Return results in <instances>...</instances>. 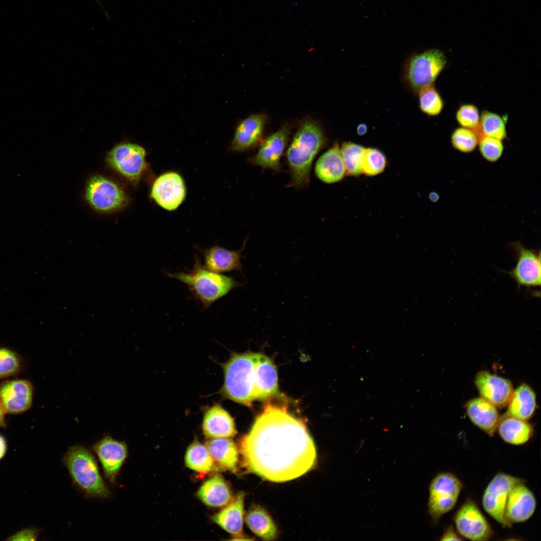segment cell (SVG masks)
I'll use <instances>...</instances> for the list:
<instances>
[{"instance_id": "cell-1", "label": "cell", "mask_w": 541, "mask_h": 541, "mask_svg": "<svg viewBox=\"0 0 541 541\" xmlns=\"http://www.w3.org/2000/svg\"><path fill=\"white\" fill-rule=\"evenodd\" d=\"M242 465L262 479L284 482L302 476L317 462L314 441L303 420L286 405L268 402L240 440Z\"/></svg>"}, {"instance_id": "cell-2", "label": "cell", "mask_w": 541, "mask_h": 541, "mask_svg": "<svg viewBox=\"0 0 541 541\" xmlns=\"http://www.w3.org/2000/svg\"><path fill=\"white\" fill-rule=\"evenodd\" d=\"M325 142L324 132L316 121L308 119L302 123L286 153L291 175L289 187L301 189L308 186L312 163Z\"/></svg>"}, {"instance_id": "cell-3", "label": "cell", "mask_w": 541, "mask_h": 541, "mask_svg": "<svg viewBox=\"0 0 541 541\" xmlns=\"http://www.w3.org/2000/svg\"><path fill=\"white\" fill-rule=\"evenodd\" d=\"M257 353H233L223 365V394L228 399L251 407L256 400Z\"/></svg>"}, {"instance_id": "cell-4", "label": "cell", "mask_w": 541, "mask_h": 541, "mask_svg": "<svg viewBox=\"0 0 541 541\" xmlns=\"http://www.w3.org/2000/svg\"><path fill=\"white\" fill-rule=\"evenodd\" d=\"M165 273L168 277L185 284L193 297L202 303L205 309L209 308L217 300L242 285L232 277L208 269L202 265L198 256H195L191 270Z\"/></svg>"}, {"instance_id": "cell-5", "label": "cell", "mask_w": 541, "mask_h": 541, "mask_svg": "<svg viewBox=\"0 0 541 541\" xmlns=\"http://www.w3.org/2000/svg\"><path fill=\"white\" fill-rule=\"evenodd\" d=\"M64 462L74 483L85 494L95 497L109 496L94 456L86 448L72 446L65 454Z\"/></svg>"}, {"instance_id": "cell-6", "label": "cell", "mask_w": 541, "mask_h": 541, "mask_svg": "<svg viewBox=\"0 0 541 541\" xmlns=\"http://www.w3.org/2000/svg\"><path fill=\"white\" fill-rule=\"evenodd\" d=\"M446 65L444 54L437 49L413 54L404 65L403 82L410 91L418 94L423 88L434 84Z\"/></svg>"}, {"instance_id": "cell-7", "label": "cell", "mask_w": 541, "mask_h": 541, "mask_svg": "<svg viewBox=\"0 0 541 541\" xmlns=\"http://www.w3.org/2000/svg\"><path fill=\"white\" fill-rule=\"evenodd\" d=\"M85 199L95 210L110 213L125 207L128 196L116 182L101 175L90 177L86 183Z\"/></svg>"}, {"instance_id": "cell-8", "label": "cell", "mask_w": 541, "mask_h": 541, "mask_svg": "<svg viewBox=\"0 0 541 541\" xmlns=\"http://www.w3.org/2000/svg\"><path fill=\"white\" fill-rule=\"evenodd\" d=\"M106 161L110 167L133 184L139 183L147 167L144 148L129 142L116 145L107 153Z\"/></svg>"}, {"instance_id": "cell-9", "label": "cell", "mask_w": 541, "mask_h": 541, "mask_svg": "<svg viewBox=\"0 0 541 541\" xmlns=\"http://www.w3.org/2000/svg\"><path fill=\"white\" fill-rule=\"evenodd\" d=\"M462 488L460 479L450 472L436 475L429 486L428 510L435 522L455 506Z\"/></svg>"}, {"instance_id": "cell-10", "label": "cell", "mask_w": 541, "mask_h": 541, "mask_svg": "<svg viewBox=\"0 0 541 541\" xmlns=\"http://www.w3.org/2000/svg\"><path fill=\"white\" fill-rule=\"evenodd\" d=\"M512 248L516 257L515 266L509 272V275L516 283L519 289L521 287L527 289L540 287V251L529 249L520 243L516 242Z\"/></svg>"}, {"instance_id": "cell-11", "label": "cell", "mask_w": 541, "mask_h": 541, "mask_svg": "<svg viewBox=\"0 0 541 541\" xmlns=\"http://www.w3.org/2000/svg\"><path fill=\"white\" fill-rule=\"evenodd\" d=\"M522 480L509 474H496L486 486L482 498L483 508L495 520L507 527L504 517L506 503L511 488Z\"/></svg>"}, {"instance_id": "cell-12", "label": "cell", "mask_w": 541, "mask_h": 541, "mask_svg": "<svg viewBox=\"0 0 541 541\" xmlns=\"http://www.w3.org/2000/svg\"><path fill=\"white\" fill-rule=\"evenodd\" d=\"M457 532L461 536L474 541L489 540L493 531L477 504L468 499L458 508L454 516Z\"/></svg>"}, {"instance_id": "cell-13", "label": "cell", "mask_w": 541, "mask_h": 541, "mask_svg": "<svg viewBox=\"0 0 541 541\" xmlns=\"http://www.w3.org/2000/svg\"><path fill=\"white\" fill-rule=\"evenodd\" d=\"M186 188L182 177L174 172L163 173L154 181L151 197L160 206L168 210L176 209L183 201Z\"/></svg>"}, {"instance_id": "cell-14", "label": "cell", "mask_w": 541, "mask_h": 541, "mask_svg": "<svg viewBox=\"0 0 541 541\" xmlns=\"http://www.w3.org/2000/svg\"><path fill=\"white\" fill-rule=\"evenodd\" d=\"M93 449L101 462L106 478L111 483H115L128 456L126 443L106 436L94 444Z\"/></svg>"}, {"instance_id": "cell-15", "label": "cell", "mask_w": 541, "mask_h": 541, "mask_svg": "<svg viewBox=\"0 0 541 541\" xmlns=\"http://www.w3.org/2000/svg\"><path fill=\"white\" fill-rule=\"evenodd\" d=\"M536 502L533 492L521 481L510 490L506 501L504 517L507 527L525 521L533 514Z\"/></svg>"}, {"instance_id": "cell-16", "label": "cell", "mask_w": 541, "mask_h": 541, "mask_svg": "<svg viewBox=\"0 0 541 541\" xmlns=\"http://www.w3.org/2000/svg\"><path fill=\"white\" fill-rule=\"evenodd\" d=\"M34 389L25 379H12L0 385V401L6 413L17 414L29 409L33 403Z\"/></svg>"}, {"instance_id": "cell-17", "label": "cell", "mask_w": 541, "mask_h": 541, "mask_svg": "<svg viewBox=\"0 0 541 541\" xmlns=\"http://www.w3.org/2000/svg\"><path fill=\"white\" fill-rule=\"evenodd\" d=\"M474 383L481 397L496 407L506 406L513 394V389L510 381L486 371H481L476 374Z\"/></svg>"}, {"instance_id": "cell-18", "label": "cell", "mask_w": 541, "mask_h": 541, "mask_svg": "<svg viewBox=\"0 0 541 541\" xmlns=\"http://www.w3.org/2000/svg\"><path fill=\"white\" fill-rule=\"evenodd\" d=\"M290 131L283 126L269 135L261 143L256 154L250 159V162L263 168L279 171L280 161L286 147Z\"/></svg>"}, {"instance_id": "cell-19", "label": "cell", "mask_w": 541, "mask_h": 541, "mask_svg": "<svg viewBox=\"0 0 541 541\" xmlns=\"http://www.w3.org/2000/svg\"><path fill=\"white\" fill-rule=\"evenodd\" d=\"M265 121L261 114H252L243 120L236 129L232 149L243 151L256 146L262 137Z\"/></svg>"}, {"instance_id": "cell-20", "label": "cell", "mask_w": 541, "mask_h": 541, "mask_svg": "<svg viewBox=\"0 0 541 541\" xmlns=\"http://www.w3.org/2000/svg\"><path fill=\"white\" fill-rule=\"evenodd\" d=\"M202 427L204 435L209 439L230 438L237 433L233 419L218 404L205 412Z\"/></svg>"}, {"instance_id": "cell-21", "label": "cell", "mask_w": 541, "mask_h": 541, "mask_svg": "<svg viewBox=\"0 0 541 541\" xmlns=\"http://www.w3.org/2000/svg\"><path fill=\"white\" fill-rule=\"evenodd\" d=\"M247 238L241 248L237 250H230L218 245H214L203 251L205 267L217 273L233 270L242 271L241 252L244 250Z\"/></svg>"}, {"instance_id": "cell-22", "label": "cell", "mask_w": 541, "mask_h": 541, "mask_svg": "<svg viewBox=\"0 0 541 541\" xmlns=\"http://www.w3.org/2000/svg\"><path fill=\"white\" fill-rule=\"evenodd\" d=\"M465 408L469 419L474 424L489 436H493L500 419L496 407L480 397L468 401Z\"/></svg>"}, {"instance_id": "cell-23", "label": "cell", "mask_w": 541, "mask_h": 541, "mask_svg": "<svg viewBox=\"0 0 541 541\" xmlns=\"http://www.w3.org/2000/svg\"><path fill=\"white\" fill-rule=\"evenodd\" d=\"M245 494L239 492L232 500L220 511L214 515L212 520L236 539L243 537L242 528L244 516V501Z\"/></svg>"}, {"instance_id": "cell-24", "label": "cell", "mask_w": 541, "mask_h": 541, "mask_svg": "<svg viewBox=\"0 0 541 541\" xmlns=\"http://www.w3.org/2000/svg\"><path fill=\"white\" fill-rule=\"evenodd\" d=\"M317 177L326 183H333L342 180L346 171L337 142L318 159L315 167Z\"/></svg>"}, {"instance_id": "cell-25", "label": "cell", "mask_w": 541, "mask_h": 541, "mask_svg": "<svg viewBox=\"0 0 541 541\" xmlns=\"http://www.w3.org/2000/svg\"><path fill=\"white\" fill-rule=\"evenodd\" d=\"M197 496L205 505L211 507H224L233 498L229 485L218 474L203 482L197 492Z\"/></svg>"}, {"instance_id": "cell-26", "label": "cell", "mask_w": 541, "mask_h": 541, "mask_svg": "<svg viewBox=\"0 0 541 541\" xmlns=\"http://www.w3.org/2000/svg\"><path fill=\"white\" fill-rule=\"evenodd\" d=\"M216 465L222 470L233 473L237 470L239 451L236 444L229 438H211L205 444Z\"/></svg>"}, {"instance_id": "cell-27", "label": "cell", "mask_w": 541, "mask_h": 541, "mask_svg": "<svg viewBox=\"0 0 541 541\" xmlns=\"http://www.w3.org/2000/svg\"><path fill=\"white\" fill-rule=\"evenodd\" d=\"M258 384L256 400H264L278 394V378L273 361L265 355L257 353Z\"/></svg>"}, {"instance_id": "cell-28", "label": "cell", "mask_w": 541, "mask_h": 541, "mask_svg": "<svg viewBox=\"0 0 541 541\" xmlns=\"http://www.w3.org/2000/svg\"><path fill=\"white\" fill-rule=\"evenodd\" d=\"M502 416H511L527 421L533 415L536 408V396L528 385L523 383L513 391Z\"/></svg>"}, {"instance_id": "cell-29", "label": "cell", "mask_w": 541, "mask_h": 541, "mask_svg": "<svg viewBox=\"0 0 541 541\" xmlns=\"http://www.w3.org/2000/svg\"><path fill=\"white\" fill-rule=\"evenodd\" d=\"M497 429L505 442L515 445L526 443L533 433L532 426L527 421L511 416L500 417Z\"/></svg>"}, {"instance_id": "cell-30", "label": "cell", "mask_w": 541, "mask_h": 541, "mask_svg": "<svg viewBox=\"0 0 541 541\" xmlns=\"http://www.w3.org/2000/svg\"><path fill=\"white\" fill-rule=\"evenodd\" d=\"M245 522L256 536L265 540H272L278 535V529L273 520L261 507L251 506L245 516Z\"/></svg>"}, {"instance_id": "cell-31", "label": "cell", "mask_w": 541, "mask_h": 541, "mask_svg": "<svg viewBox=\"0 0 541 541\" xmlns=\"http://www.w3.org/2000/svg\"><path fill=\"white\" fill-rule=\"evenodd\" d=\"M185 463L189 469L202 474L221 470L216 465L205 445L194 441L187 448Z\"/></svg>"}, {"instance_id": "cell-32", "label": "cell", "mask_w": 541, "mask_h": 541, "mask_svg": "<svg viewBox=\"0 0 541 541\" xmlns=\"http://www.w3.org/2000/svg\"><path fill=\"white\" fill-rule=\"evenodd\" d=\"M340 148L346 174L352 176H358L362 174L366 148L352 142H343Z\"/></svg>"}, {"instance_id": "cell-33", "label": "cell", "mask_w": 541, "mask_h": 541, "mask_svg": "<svg viewBox=\"0 0 541 541\" xmlns=\"http://www.w3.org/2000/svg\"><path fill=\"white\" fill-rule=\"evenodd\" d=\"M418 94L419 108L423 113L435 116L441 112L444 102L433 84L423 88Z\"/></svg>"}, {"instance_id": "cell-34", "label": "cell", "mask_w": 541, "mask_h": 541, "mask_svg": "<svg viewBox=\"0 0 541 541\" xmlns=\"http://www.w3.org/2000/svg\"><path fill=\"white\" fill-rule=\"evenodd\" d=\"M480 127L482 136L493 137L500 140L506 137L505 121L496 113L483 111L480 119Z\"/></svg>"}, {"instance_id": "cell-35", "label": "cell", "mask_w": 541, "mask_h": 541, "mask_svg": "<svg viewBox=\"0 0 541 541\" xmlns=\"http://www.w3.org/2000/svg\"><path fill=\"white\" fill-rule=\"evenodd\" d=\"M387 165L386 157L375 148H366L362 164V173L374 176L384 171Z\"/></svg>"}, {"instance_id": "cell-36", "label": "cell", "mask_w": 541, "mask_h": 541, "mask_svg": "<svg viewBox=\"0 0 541 541\" xmlns=\"http://www.w3.org/2000/svg\"><path fill=\"white\" fill-rule=\"evenodd\" d=\"M456 118L462 127L473 130L479 139L482 137L480 127L479 111L475 105L469 104L461 105L456 112Z\"/></svg>"}, {"instance_id": "cell-37", "label": "cell", "mask_w": 541, "mask_h": 541, "mask_svg": "<svg viewBox=\"0 0 541 541\" xmlns=\"http://www.w3.org/2000/svg\"><path fill=\"white\" fill-rule=\"evenodd\" d=\"M479 138L472 130L460 127L455 129L451 136L453 147L457 150L469 153L473 151L478 145Z\"/></svg>"}, {"instance_id": "cell-38", "label": "cell", "mask_w": 541, "mask_h": 541, "mask_svg": "<svg viewBox=\"0 0 541 541\" xmlns=\"http://www.w3.org/2000/svg\"><path fill=\"white\" fill-rule=\"evenodd\" d=\"M21 368L20 356L11 349L0 347V379L16 375Z\"/></svg>"}, {"instance_id": "cell-39", "label": "cell", "mask_w": 541, "mask_h": 541, "mask_svg": "<svg viewBox=\"0 0 541 541\" xmlns=\"http://www.w3.org/2000/svg\"><path fill=\"white\" fill-rule=\"evenodd\" d=\"M479 150L482 156L489 162H495L501 156L504 146L502 140L483 136L479 139Z\"/></svg>"}, {"instance_id": "cell-40", "label": "cell", "mask_w": 541, "mask_h": 541, "mask_svg": "<svg viewBox=\"0 0 541 541\" xmlns=\"http://www.w3.org/2000/svg\"><path fill=\"white\" fill-rule=\"evenodd\" d=\"M37 537L36 530L24 529L13 536L11 539L13 540H35Z\"/></svg>"}, {"instance_id": "cell-41", "label": "cell", "mask_w": 541, "mask_h": 541, "mask_svg": "<svg viewBox=\"0 0 541 541\" xmlns=\"http://www.w3.org/2000/svg\"><path fill=\"white\" fill-rule=\"evenodd\" d=\"M440 539L441 540H461L463 539L452 527L449 526L445 530Z\"/></svg>"}, {"instance_id": "cell-42", "label": "cell", "mask_w": 541, "mask_h": 541, "mask_svg": "<svg viewBox=\"0 0 541 541\" xmlns=\"http://www.w3.org/2000/svg\"><path fill=\"white\" fill-rule=\"evenodd\" d=\"M6 414V411L0 401V427H5L7 425L5 419Z\"/></svg>"}, {"instance_id": "cell-43", "label": "cell", "mask_w": 541, "mask_h": 541, "mask_svg": "<svg viewBox=\"0 0 541 541\" xmlns=\"http://www.w3.org/2000/svg\"><path fill=\"white\" fill-rule=\"evenodd\" d=\"M7 450V444L4 438L0 435V459L5 455Z\"/></svg>"}, {"instance_id": "cell-44", "label": "cell", "mask_w": 541, "mask_h": 541, "mask_svg": "<svg viewBox=\"0 0 541 541\" xmlns=\"http://www.w3.org/2000/svg\"><path fill=\"white\" fill-rule=\"evenodd\" d=\"M367 131V127L364 124H361L357 127V132L359 135H363L366 133Z\"/></svg>"}, {"instance_id": "cell-45", "label": "cell", "mask_w": 541, "mask_h": 541, "mask_svg": "<svg viewBox=\"0 0 541 541\" xmlns=\"http://www.w3.org/2000/svg\"><path fill=\"white\" fill-rule=\"evenodd\" d=\"M430 196H433V198H432V199H431V200H432V201H434V200H436L437 199V197L438 196H437V194H436V193H433L431 194H430Z\"/></svg>"}]
</instances>
